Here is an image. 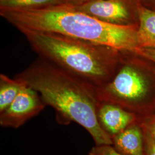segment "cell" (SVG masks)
I'll return each instance as SVG.
<instances>
[{
	"instance_id": "30bf717a",
	"label": "cell",
	"mask_w": 155,
	"mask_h": 155,
	"mask_svg": "<svg viewBox=\"0 0 155 155\" xmlns=\"http://www.w3.org/2000/svg\"><path fill=\"white\" fill-rule=\"evenodd\" d=\"M22 81L0 74V112L4 110L16 98L24 86Z\"/></svg>"
},
{
	"instance_id": "9c48e42d",
	"label": "cell",
	"mask_w": 155,
	"mask_h": 155,
	"mask_svg": "<svg viewBox=\"0 0 155 155\" xmlns=\"http://www.w3.org/2000/svg\"><path fill=\"white\" fill-rule=\"evenodd\" d=\"M137 40L139 48H155V12L141 6Z\"/></svg>"
},
{
	"instance_id": "3957f363",
	"label": "cell",
	"mask_w": 155,
	"mask_h": 155,
	"mask_svg": "<svg viewBox=\"0 0 155 155\" xmlns=\"http://www.w3.org/2000/svg\"><path fill=\"white\" fill-rule=\"evenodd\" d=\"M32 49L41 58L95 89L114 75L121 51L58 33L23 31Z\"/></svg>"
},
{
	"instance_id": "e0dca14e",
	"label": "cell",
	"mask_w": 155,
	"mask_h": 155,
	"mask_svg": "<svg viewBox=\"0 0 155 155\" xmlns=\"http://www.w3.org/2000/svg\"><path fill=\"white\" fill-rule=\"evenodd\" d=\"M89 1L90 0H66L64 4L70 6H77L82 5Z\"/></svg>"
},
{
	"instance_id": "7a4b0ae2",
	"label": "cell",
	"mask_w": 155,
	"mask_h": 155,
	"mask_svg": "<svg viewBox=\"0 0 155 155\" xmlns=\"http://www.w3.org/2000/svg\"><path fill=\"white\" fill-rule=\"evenodd\" d=\"M0 15L20 32L58 33L120 51L139 48L138 27L104 22L66 4L33 9L0 8Z\"/></svg>"
},
{
	"instance_id": "7c38bea8",
	"label": "cell",
	"mask_w": 155,
	"mask_h": 155,
	"mask_svg": "<svg viewBox=\"0 0 155 155\" xmlns=\"http://www.w3.org/2000/svg\"><path fill=\"white\" fill-rule=\"evenodd\" d=\"M88 155H123L117 151L112 145H95Z\"/></svg>"
},
{
	"instance_id": "5bb4252c",
	"label": "cell",
	"mask_w": 155,
	"mask_h": 155,
	"mask_svg": "<svg viewBox=\"0 0 155 155\" xmlns=\"http://www.w3.org/2000/svg\"><path fill=\"white\" fill-rule=\"evenodd\" d=\"M140 122L148 129L155 141V114L140 117Z\"/></svg>"
},
{
	"instance_id": "6da1fadb",
	"label": "cell",
	"mask_w": 155,
	"mask_h": 155,
	"mask_svg": "<svg viewBox=\"0 0 155 155\" xmlns=\"http://www.w3.org/2000/svg\"><path fill=\"white\" fill-rule=\"evenodd\" d=\"M14 78L39 93L45 105L55 109L59 123L79 124L90 134L95 145H112L98 121L95 88L39 57Z\"/></svg>"
},
{
	"instance_id": "4fadbf2b",
	"label": "cell",
	"mask_w": 155,
	"mask_h": 155,
	"mask_svg": "<svg viewBox=\"0 0 155 155\" xmlns=\"http://www.w3.org/2000/svg\"><path fill=\"white\" fill-rule=\"evenodd\" d=\"M141 125L144 129L145 155H155V141L148 129Z\"/></svg>"
},
{
	"instance_id": "8992f818",
	"label": "cell",
	"mask_w": 155,
	"mask_h": 155,
	"mask_svg": "<svg viewBox=\"0 0 155 155\" xmlns=\"http://www.w3.org/2000/svg\"><path fill=\"white\" fill-rule=\"evenodd\" d=\"M46 106L39 93L24 83L11 104L0 112V125L4 127H20Z\"/></svg>"
},
{
	"instance_id": "52a82bcc",
	"label": "cell",
	"mask_w": 155,
	"mask_h": 155,
	"mask_svg": "<svg viewBox=\"0 0 155 155\" xmlns=\"http://www.w3.org/2000/svg\"><path fill=\"white\" fill-rule=\"evenodd\" d=\"M97 116L100 127L111 139L140 120L134 113L105 101H99Z\"/></svg>"
},
{
	"instance_id": "ba28073f",
	"label": "cell",
	"mask_w": 155,
	"mask_h": 155,
	"mask_svg": "<svg viewBox=\"0 0 155 155\" xmlns=\"http://www.w3.org/2000/svg\"><path fill=\"white\" fill-rule=\"evenodd\" d=\"M111 141L113 147L122 155H145L144 129L140 121L115 136Z\"/></svg>"
},
{
	"instance_id": "9a60e30c",
	"label": "cell",
	"mask_w": 155,
	"mask_h": 155,
	"mask_svg": "<svg viewBox=\"0 0 155 155\" xmlns=\"http://www.w3.org/2000/svg\"><path fill=\"white\" fill-rule=\"evenodd\" d=\"M136 52L155 63V48H140Z\"/></svg>"
},
{
	"instance_id": "2e32d148",
	"label": "cell",
	"mask_w": 155,
	"mask_h": 155,
	"mask_svg": "<svg viewBox=\"0 0 155 155\" xmlns=\"http://www.w3.org/2000/svg\"><path fill=\"white\" fill-rule=\"evenodd\" d=\"M140 5L155 12V0H136Z\"/></svg>"
},
{
	"instance_id": "5b68a950",
	"label": "cell",
	"mask_w": 155,
	"mask_h": 155,
	"mask_svg": "<svg viewBox=\"0 0 155 155\" xmlns=\"http://www.w3.org/2000/svg\"><path fill=\"white\" fill-rule=\"evenodd\" d=\"M71 7L104 22L139 27L140 5L136 0H90Z\"/></svg>"
},
{
	"instance_id": "8fae6325",
	"label": "cell",
	"mask_w": 155,
	"mask_h": 155,
	"mask_svg": "<svg viewBox=\"0 0 155 155\" xmlns=\"http://www.w3.org/2000/svg\"><path fill=\"white\" fill-rule=\"evenodd\" d=\"M66 0H0V8L33 9L65 4Z\"/></svg>"
},
{
	"instance_id": "ac0fdd59",
	"label": "cell",
	"mask_w": 155,
	"mask_h": 155,
	"mask_svg": "<svg viewBox=\"0 0 155 155\" xmlns=\"http://www.w3.org/2000/svg\"></svg>"
},
{
	"instance_id": "277c9868",
	"label": "cell",
	"mask_w": 155,
	"mask_h": 155,
	"mask_svg": "<svg viewBox=\"0 0 155 155\" xmlns=\"http://www.w3.org/2000/svg\"><path fill=\"white\" fill-rule=\"evenodd\" d=\"M99 101L117 104L140 117L155 112V63L134 51H121L110 81L96 89Z\"/></svg>"
}]
</instances>
